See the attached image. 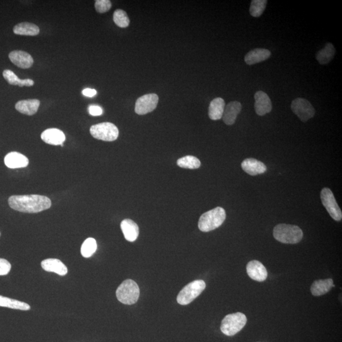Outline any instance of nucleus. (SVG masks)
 <instances>
[{
  "label": "nucleus",
  "mask_w": 342,
  "mask_h": 342,
  "mask_svg": "<svg viewBox=\"0 0 342 342\" xmlns=\"http://www.w3.org/2000/svg\"><path fill=\"white\" fill-rule=\"evenodd\" d=\"M12 209L24 213H37L50 209L49 198L39 195H14L9 199Z\"/></svg>",
  "instance_id": "f257e3e1"
},
{
  "label": "nucleus",
  "mask_w": 342,
  "mask_h": 342,
  "mask_svg": "<svg viewBox=\"0 0 342 342\" xmlns=\"http://www.w3.org/2000/svg\"><path fill=\"white\" fill-rule=\"evenodd\" d=\"M0 307L21 311H29L30 309V306L27 303L2 295H0Z\"/></svg>",
  "instance_id": "bb28decb"
},
{
  "label": "nucleus",
  "mask_w": 342,
  "mask_h": 342,
  "mask_svg": "<svg viewBox=\"0 0 342 342\" xmlns=\"http://www.w3.org/2000/svg\"><path fill=\"white\" fill-rule=\"evenodd\" d=\"M321 199L322 204L330 216L336 221H340L342 219L341 210L337 204L331 190L328 187H324L321 190Z\"/></svg>",
  "instance_id": "6e6552de"
},
{
  "label": "nucleus",
  "mask_w": 342,
  "mask_h": 342,
  "mask_svg": "<svg viewBox=\"0 0 342 342\" xmlns=\"http://www.w3.org/2000/svg\"><path fill=\"white\" fill-rule=\"evenodd\" d=\"M270 50L265 48H256L250 51L245 56V62L247 65H252L268 60L271 57Z\"/></svg>",
  "instance_id": "6ab92c4d"
},
{
  "label": "nucleus",
  "mask_w": 342,
  "mask_h": 342,
  "mask_svg": "<svg viewBox=\"0 0 342 342\" xmlns=\"http://www.w3.org/2000/svg\"><path fill=\"white\" fill-rule=\"evenodd\" d=\"M206 287L205 281L199 280L192 281L185 286L177 295V301L182 306H186L198 297Z\"/></svg>",
  "instance_id": "423d86ee"
},
{
  "label": "nucleus",
  "mask_w": 342,
  "mask_h": 342,
  "mask_svg": "<svg viewBox=\"0 0 342 342\" xmlns=\"http://www.w3.org/2000/svg\"><path fill=\"white\" fill-rule=\"evenodd\" d=\"M273 236L276 240L281 243L295 244L302 239L303 233L297 225L280 224L274 228Z\"/></svg>",
  "instance_id": "f03ea898"
},
{
  "label": "nucleus",
  "mask_w": 342,
  "mask_h": 342,
  "mask_svg": "<svg viewBox=\"0 0 342 342\" xmlns=\"http://www.w3.org/2000/svg\"><path fill=\"white\" fill-rule=\"evenodd\" d=\"M267 0H252L251 2L250 14L253 17H260L267 6Z\"/></svg>",
  "instance_id": "c756f323"
},
{
  "label": "nucleus",
  "mask_w": 342,
  "mask_h": 342,
  "mask_svg": "<svg viewBox=\"0 0 342 342\" xmlns=\"http://www.w3.org/2000/svg\"><path fill=\"white\" fill-rule=\"evenodd\" d=\"M113 20L118 27L125 28L129 26L130 20L126 12L121 9L116 10L113 13Z\"/></svg>",
  "instance_id": "7c9ffc66"
},
{
  "label": "nucleus",
  "mask_w": 342,
  "mask_h": 342,
  "mask_svg": "<svg viewBox=\"0 0 342 342\" xmlns=\"http://www.w3.org/2000/svg\"><path fill=\"white\" fill-rule=\"evenodd\" d=\"M42 267L47 272L55 273L60 276H65L68 273L67 268L57 258H48L42 261Z\"/></svg>",
  "instance_id": "a211bd4d"
},
{
  "label": "nucleus",
  "mask_w": 342,
  "mask_h": 342,
  "mask_svg": "<svg viewBox=\"0 0 342 342\" xmlns=\"http://www.w3.org/2000/svg\"><path fill=\"white\" fill-rule=\"evenodd\" d=\"M116 296L119 301L126 305L135 303L139 296L138 284L132 280L123 281L116 291Z\"/></svg>",
  "instance_id": "39448f33"
},
{
  "label": "nucleus",
  "mask_w": 342,
  "mask_h": 342,
  "mask_svg": "<svg viewBox=\"0 0 342 342\" xmlns=\"http://www.w3.org/2000/svg\"><path fill=\"white\" fill-rule=\"evenodd\" d=\"M159 96L155 93L147 94L139 97L135 104L134 111L138 115H145L156 108Z\"/></svg>",
  "instance_id": "9d476101"
},
{
  "label": "nucleus",
  "mask_w": 342,
  "mask_h": 342,
  "mask_svg": "<svg viewBox=\"0 0 342 342\" xmlns=\"http://www.w3.org/2000/svg\"><path fill=\"white\" fill-rule=\"evenodd\" d=\"M40 105V101L37 99L21 100L15 104V108L19 112L25 115L32 116L37 112Z\"/></svg>",
  "instance_id": "412c9836"
},
{
  "label": "nucleus",
  "mask_w": 342,
  "mask_h": 342,
  "mask_svg": "<svg viewBox=\"0 0 342 342\" xmlns=\"http://www.w3.org/2000/svg\"><path fill=\"white\" fill-rule=\"evenodd\" d=\"M242 168L250 176L264 173L267 170V167L263 162L252 158L244 160L242 163Z\"/></svg>",
  "instance_id": "f3484780"
},
{
  "label": "nucleus",
  "mask_w": 342,
  "mask_h": 342,
  "mask_svg": "<svg viewBox=\"0 0 342 342\" xmlns=\"http://www.w3.org/2000/svg\"><path fill=\"white\" fill-rule=\"evenodd\" d=\"M247 272L248 276L252 280L262 282L268 278V271L264 265L259 261H250L247 265Z\"/></svg>",
  "instance_id": "f8f14e48"
},
{
  "label": "nucleus",
  "mask_w": 342,
  "mask_h": 342,
  "mask_svg": "<svg viewBox=\"0 0 342 342\" xmlns=\"http://www.w3.org/2000/svg\"><path fill=\"white\" fill-rule=\"evenodd\" d=\"M226 214L223 208L217 207L203 214L200 217L199 228L202 232L217 229L224 222Z\"/></svg>",
  "instance_id": "7ed1b4c3"
},
{
  "label": "nucleus",
  "mask_w": 342,
  "mask_h": 342,
  "mask_svg": "<svg viewBox=\"0 0 342 342\" xmlns=\"http://www.w3.org/2000/svg\"><path fill=\"white\" fill-rule=\"evenodd\" d=\"M90 133L93 138L100 140L113 141L118 139L119 132L113 124L103 123L91 126Z\"/></svg>",
  "instance_id": "0eeeda50"
},
{
  "label": "nucleus",
  "mask_w": 342,
  "mask_h": 342,
  "mask_svg": "<svg viewBox=\"0 0 342 342\" xmlns=\"http://www.w3.org/2000/svg\"><path fill=\"white\" fill-rule=\"evenodd\" d=\"M96 91L94 89L86 88L83 90L82 93L84 96H87V97H93L96 95Z\"/></svg>",
  "instance_id": "f704fd0d"
},
{
  "label": "nucleus",
  "mask_w": 342,
  "mask_h": 342,
  "mask_svg": "<svg viewBox=\"0 0 342 342\" xmlns=\"http://www.w3.org/2000/svg\"><path fill=\"white\" fill-rule=\"evenodd\" d=\"M97 249V243L93 238H88L81 246V253L84 257L89 258L91 257Z\"/></svg>",
  "instance_id": "c85d7f7f"
},
{
  "label": "nucleus",
  "mask_w": 342,
  "mask_h": 342,
  "mask_svg": "<svg viewBox=\"0 0 342 342\" xmlns=\"http://www.w3.org/2000/svg\"><path fill=\"white\" fill-rule=\"evenodd\" d=\"M12 265L10 263L4 258H0V276H5L9 273Z\"/></svg>",
  "instance_id": "473e14b6"
},
{
  "label": "nucleus",
  "mask_w": 342,
  "mask_h": 342,
  "mask_svg": "<svg viewBox=\"0 0 342 342\" xmlns=\"http://www.w3.org/2000/svg\"><path fill=\"white\" fill-rule=\"evenodd\" d=\"M5 80L11 85H17L23 87V86H32L34 85V81L30 79H25V80H20L17 77L16 74L13 71L7 69L5 70L3 72Z\"/></svg>",
  "instance_id": "a878e982"
},
{
  "label": "nucleus",
  "mask_w": 342,
  "mask_h": 342,
  "mask_svg": "<svg viewBox=\"0 0 342 342\" xmlns=\"http://www.w3.org/2000/svg\"><path fill=\"white\" fill-rule=\"evenodd\" d=\"M247 321V317L242 313L228 314L222 319L220 330L225 335L234 336L244 328Z\"/></svg>",
  "instance_id": "20e7f679"
},
{
  "label": "nucleus",
  "mask_w": 342,
  "mask_h": 342,
  "mask_svg": "<svg viewBox=\"0 0 342 342\" xmlns=\"http://www.w3.org/2000/svg\"><path fill=\"white\" fill-rule=\"evenodd\" d=\"M5 164L10 169L23 168L29 164V159L17 151L8 154L5 157Z\"/></svg>",
  "instance_id": "dca6fc26"
},
{
  "label": "nucleus",
  "mask_w": 342,
  "mask_h": 342,
  "mask_svg": "<svg viewBox=\"0 0 342 342\" xmlns=\"http://www.w3.org/2000/svg\"><path fill=\"white\" fill-rule=\"evenodd\" d=\"M121 228L124 238L128 242H133L139 235V227L136 222L131 219H126L121 222Z\"/></svg>",
  "instance_id": "aec40b11"
},
{
  "label": "nucleus",
  "mask_w": 342,
  "mask_h": 342,
  "mask_svg": "<svg viewBox=\"0 0 342 342\" xmlns=\"http://www.w3.org/2000/svg\"><path fill=\"white\" fill-rule=\"evenodd\" d=\"M15 34L34 36L39 34L40 28L29 22H22L17 24L13 29Z\"/></svg>",
  "instance_id": "b1692460"
},
{
  "label": "nucleus",
  "mask_w": 342,
  "mask_h": 342,
  "mask_svg": "<svg viewBox=\"0 0 342 342\" xmlns=\"http://www.w3.org/2000/svg\"><path fill=\"white\" fill-rule=\"evenodd\" d=\"M254 98L255 110L257 115L263 116L271 112L272 103L267 94L262 91H258L255 93Z\"/></svg>",
  "instance_id": "9b49d317"
},
{
  "label": "nucleus",
  "mask_w": 342,
  "mask_h": 342,
  "mask_svg": "<svg viewBox=\"0 0 342 342\" xmlns=\"http://www.w3.org/2000/svg\"><path fill=\"white\" fill-rule=\"evenodd\" d=\"M336 50L331 43H327L323 49L319 51L316 54V59L321 65L328 64L333 59Z\"/></svg>",
  "instance_id": "393cba45"
},
{
  "label": "nucleus",
  "mask_w": 342,
  "mask_h": 342,
  "mask_svg": "<svg viewBox=\"0 0 342 342\" xmlns=\"http://www.w3.org/2000/svg\"><path fill=\"white\" fill-rule=\"evenodd\" d=\"M96 11L100 14L108 12L111 9V3L109 0H96L95 4Z\"/></svg>",
  "instance_id": "2f4dec72"
},
{
  "label": "nucleus",
  "mask_w": 342,
  "mask_h": 342,
  "mask_svg": "<svg viewBox=\"0 0 342 342\" xmlns=\"http://www.w3.org/2000/svg\"><path fill=\"white\" fill-rule=\"evenodd\" d=\"M177 165L181 168L196 169L201 166V162L197 157L187 156L177 160Z\"/></svg>",
  "instance_id": "cd10ccee"
},
{
  "label": "nucleus",
  "mask_w": 342,
  "mask_h": 342,
  "mask_svg": "<svg viewBox=\"0 0 342 342\" xmlns=\"http://www.w3.org/2000/svg\"><path fill=\"white\" fill-rule=\"evenodd\" d=\"M41 137H42V140L46 143L52 144V145L63 146V143L65 140V136L63 132L56 128L46 129L43 132Z\"/></svg>",
  "instance_id": "4468645a"
},
{
  "label": "nucleus",
  "mask_w": 342,
  "mask_h": 342,
  "mask_svg": "<svg viewBox=\"0 0 342 342\" xmlns=\"http://www.w3.org/2000/svg\"><path fill=\"white\" fill-rule=\"evenodd\" d=\"M9 57L10 61L14 65L24 69L30 68L34 63V60L31 55L24 51H13L9 53Z\"/></svg>",
  "instance_id": "ddd939ff"
},
{
  "label": "nucleus",
  "mask_w": 342,
  "mask_h": 342,
  "mask_svg": "<svg viewBox=\"0 0 342 342\" xmlns=\"http://www.w3.org/2000/svg\"><path fill=\"white\" fill-rule=\"evenodd\" d=\"M291 110L293 113L298 116V118L303 123L313 118L315 115V110L306 99L298 98L295 99L291 102Z\"/></svg>",
  "instance_id": "1a4fd4ad"
},
{
  "label": "nucleus",
  "mask_w": 342,
  "mask_h": 342,
  "mask_svg": "<svg viewBox=\"0 0 342 342\" xmlns=\"http://www.w3.org/2000/svg\"><path fill=\"white\" fill-rule=\"evenodd\" d=\"M225 106V101L221 98H214L212 100L209 107L210 119L213 121L220 120L224 112Z\"/></svg>",
  "instance_id": "5701e85b"
},
{
  "label": "nucleus",
  "mask_w": 342,
  "mask_h": 342,
  "mask_svg": "<svg viewBox=\"0 0 342 342\" xmlns=\"http://www.w3.org/2000/svg\"><path fill=\"white\" fill-rule=\"evenodd\" d=\"M89 113L93 116H101L103 113L102 108L98 105H90L88 108Z\"/></svg>",
  "instance_id": "72a5a7b5"
},
{
  "label": "nucleus",
  "mask_w": 342,
  "mask_h": 342,
  "mask_svg": "<svg viewBox=\"0 0 342 342\" xmlns=\"http://www.w3.org/2000/svg\"><path fill=\"white\" fill-rule=\"evenodd\" d=\"M333 283V280L331 278L316 280L311 285V293L314 296L323 295L334 287Z\"/></svg>",
  "instance_id": "4be33fe9"
},
{
  "label": "nucleus",
  "mask_w": 342,
  "mask_h": 342,
  "mask_svg": "<svg viewBox=\"0 0 342 342\" xmlns=\"http://www.w3.org/2000/svg\"><path fill=\"white\" fill-rule=\"evenodd\" d=\"M242 104L239 101H231L228 103L226 106H225L222 117L224 123L228 126L234 124L238 114L242 110Z\"/></svg>",
  "instance_id": "2eb2a0df"
}]
</instances>
